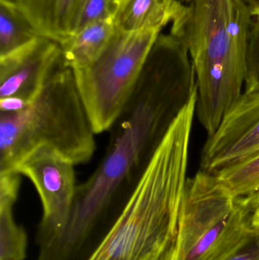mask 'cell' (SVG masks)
<instances>
[{"mask_svg":"<svg viewBox=\"0 0 259 260\" xmlns=\"http://www.w3.org/2000/svg\"><path fill=\"white\" fill-rule=\"evenodd\" d=\"M196 94V73L187 48L172 34H160L116 122L106 155L88 180L77 186L65 228L71 238L84 242L107 230L105 218L119 189L141 160L149 161Z\"/></svg>","mask_w":259,"mask_h":260,"instance_id":"obj_1","label":"cell"},{"mask_svg":"<svg viewBox=\"0 0 259 260\" xmlns=\"http://www.w3.org/2000/svg\"><path fill=\"white\" fill-rule=\"evenodd\" d=\"M193 122L175 120L121 212L87 260H160L176 235L187 182Z\"/></svg>","mask_w":259,"mask_h":260,"instance_id":"obj_2","label":"cell"},{"mask_svg":"<svg viewBox=\"0 0 259 260\" xmlns=\"http://www.w3.org/2000/svg\"><path fill=\"white\" fill-rule=\"evenodd\" d=\"M240 0H192L181 3L171 32L187 48L197 88L196 114L208 136L241 96L252 24Z\"/></svg>","mask_w":259,"mask_h":260,"instance_id":"obj_3","label":"cell"},{"mask_svg":"<svg viewBox=\"0 0 259 260\" xmlns=\"http://www.w3.org/2000/svg\"><path fill=\"white\" fill-rule=\"evenodd\" d=\"M94 129L71 69L61 64L26 109L0 114V174L15 171L38 148H47L75 165L91 160Z\"/></svg>","mask_w":259,"mask_h":260,"instance_id":"obj_4","label":"cell"},{"mask_svg":"<svg viewBox=\"0 0 259 260\" xmlns=\"http://www.w3.org/2000/svg\"><path fill=\"white\" fill-rule=\"evenodd\" d=\"M255 230L241 199L200 170L187 179L176 235L160 260H228Z\"/></svg>","mask_w":259,"mask_h":260,"instance_id":"obj_5","label":"cell"},{"mask_svg":"<svg viewBox=\"0 0 259 260\" xmlns=\"http://www.w3.org/2000/svg\"><path fill=\"white\" fill-rule=\"evenodd\" d=\"M161 31L126 32L115 27L100 55L85 68L73 70L79 95L96 134L112 128L139 81Z\"/></svg>","mask_w":259,"mask_h":260,"instance_id":"obj_6","label":"cell"},{"mask_svg":"<svg viewBox=\"0 0 259 260\" xmlns=\"http://www.w3.org/2000/svg\"><path fill=\"white\" fill-rule=\"evenodd\" d=\"M74 166L56 151L41 148L30 153L15 169L32 182L42 203V219L36 236L38 247L65 228L77 191Z\"/></svg>","mask_w":259,"mask_h":260,"instance_id":"obj_7","label":"cell"},{"mask_svg":"<svg viewBox=\"0 0 259 260\" xmlns=\"http://www.w3.org/2000/svg\"><path fill=\"white\" fill-rule=\"evenodd\" d=\"M259 151V91L241 94L208 136L200 170L215 174Z\"/></svg>","mask_w":259,"mask_h":260,"instance_id":"obj_8","label":"cell"},{"mask_svg":"<svg viewBox=\"0 0 259 260\" xmlns=\"http://www.w3.org/2000/svg\"><path fill=\"white\" fill-rule=\"evenodd\" d=\"M63 62L60 44L42 36L1 56L0 99L16 97L31 103Z\"/></svg>","mask_w":259,"mask_h":260,"instance_id":"obj_9","label":"cell"},{"mask_svg":"<svg viewBox=\"0 0 259 260\" xmlns=\"http://www.w3.org/2000/svg\"><path fill=\"white\" fill-rule=\"evenodd\" d=\"M84 0H18L41 36L61 44L76 30Z\"/></svg>","mask_w":259,"mask_h":260,"instance_id":"obj_10","label":"cell"},{"mask_svg":"<svg viewBox=\"0 0 259 260\" xmlns=\"http://www.w3.org/2000/svg\"><path fill=\"white\" fill-rule=\"evenodd\" d=\"M178 0H116L114 24L126 32L161 31L181 5Z\"/></svg>","mask_w":259,"mask_h":260,"instance_id":"obj_11","label":"cell"},{"mask_svg":"<svg viewBox=\"0 0 259 260\" xmlns=\"http://www.w3.org/2000/svg\"><path fill=\"white\" fill-rule=\"evenodd\" d=\"M114 20L88 24L60 44L64 64L71 70L91 64L103 51L114 34Z\"/></svg>","mask_w":259,"mask_h":260,"instance_id":"obj_12","label":"cell"},{"mask_svg":"<svg viewBox=\"0 0 259 260\" xmlns=\"http://www.w3.org/2000/svg\"><path fill=\"white\" fill-rule=\"evenodd\" d=\"M41 37L18 4L0 0V57Z\"/></svg>","mask_w":259,"mask_h":260,"instance_id":"obj_13","label":"cell"},{"mask_svg":"<svg viewBox=\"0 0 259 260\" xmlns=\"http://www.w3.org/2000/svg\"><path fill=\"white\" fill-rule=\"evenodd\" d=\"M220 183L237 198L259 191V151L215 173Z\"/></svg>","mask_w":259,"mask_h":260,"instance_id":"obj_14","label":"cell"},{"mask_svg":"<svg viewBox=\"0 0 259 260\" xmlns=\"http://www.w3.org/2000/svg\"><path fill=\"white\" fill-rule=\"evenodd\" d=\"M13 206L0 203V260H24L27 256V235L14 219Z\"/></svg>","mask_w":259,"mask_h":260,"instance_id":"obj_15","label":"cell"},{"mask_svg":"<svg viewBox=\"0 0 259 260\" xmlns=\"http://www.w3.org/2000/svg\"><path fill=\"white\" fill-rule=\"evenodd\" d=\"M245 91H259V17L252 21L246 49Z\"/></svg>","mask_w":259,"mask_h":260,"instance_id":"obj_16","label":"cell"},{"mask_svg":"<svg viewBox=\"0 0 259 260\" xmlns=\"http://www.w3.org/2000/svg\"><path fill=\"white\" fill-rule=\"evenodd\" d=\"M116 0H84L75 32L82 27L114 18Z\"/></svg>","mask_w":259,"mask_h":260,"instance_id":"obj_17","label":"cell"},{"mask_svg":"<svg viewBox=\"0 0 259 260\" xmlns=\"http://www.w3.org/2000/svg\"><path fill=\"white\" fill-rule=\"evenodd\" d=\"M20 175L15 171L0 174V203L15 204L21 184Z\"/></svg>","mask_w":259,"mask_h":260,"instance_id":"obj_18","label":"cell"},{"mask_svg":"<svg viewBox=\"0 0 259 260\" xmlns=\"http://www.w3.org/2000/svg\"><path fill=\"white\" fill-rule=\"evenodd\" d=\"M228 260H259V229L247 243Z\"/></svg>","mask_w":259,"mask_h":260,"instance_id":"obj_19","label":"cell"},{"mask_svg":"<svg viewBox=\"0 0 259 260\" xmlns=\"http://www.w3.org/2000/svg\"><path fill=\"white\" fill-rule=\"evenodd\" d=\"M240 199L249 212L251 225L253 229H259V191Z\"/></svg>","mask_w":259,"mask_h":260,"instance_id":"obj_20","label":"cell"},{"mask_svg":"<svg viewBox=\"0 0 259 260\" xmlns=\"http://www.w3.org/2000/svg\"><path fill=\"white\" fill-rule=\"evenodd\" d=\"M29 105L30 104L19 98H3L0 99V114H17L24 111Z\"/></svg>","mask_w":259,"mask_h":260,"instance_id":"obj_21","label":"cell"},{"mask_svg":"<svg viewBox=\"0 0 259 260\" xmlns=\"http://www.w3.org/2000/svg\"><path fill=\"white\" fill-rule=\"evenodd\" d=\"M252 18L259 17V0H240Z\"/></svg>","mask_w":259,"mask_h":260,"instance_id":"obj_22","label":"cell"},{"mask_svg":"<svg viewBox=\"0 0 259 260\" xmlns=\"http://www.w3.org/2000/svg\"><path fill=\"white\" fill-rule=\"evenodd\" d=\"M3 1L8 2V3H14V4H18V0H3Z\"/></svg>","mask_w":259,"mask_h":260,"instance_id":"obj_23","label":"cell"},{"mask_svg":"<svg viewBox=\"0 0 259 260\" xmlns=\"http://www.w3.org/2000/svg\"><path fill=\"white\" fill-rule=\"evenodd\" d=\"M178 1L180 2V3H182V2H187V3H190L192 0H178Z\"/></svg>","mask_w":259,"mask_h":260,"instance_id":"obj_24","label":"cell"}]
</instances>
